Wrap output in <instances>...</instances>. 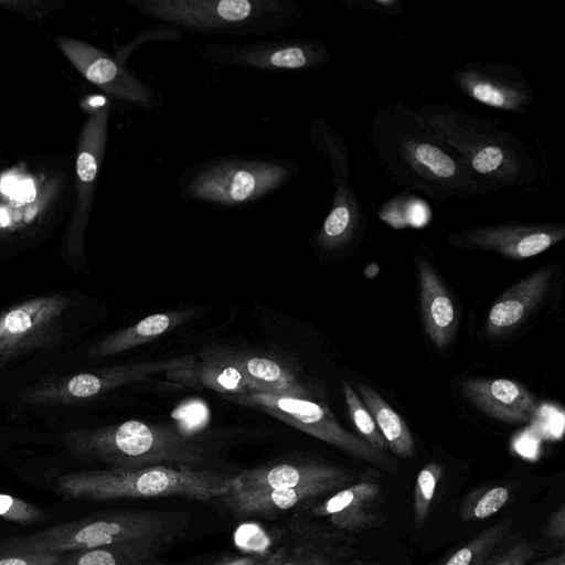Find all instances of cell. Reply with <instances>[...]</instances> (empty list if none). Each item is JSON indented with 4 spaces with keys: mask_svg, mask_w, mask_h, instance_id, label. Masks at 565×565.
Here are the masks:
<instances>
[{
    "mask_svg": "<svg viewBox=\"0 0 565 565\" xmlns=\"http://www.w3.org/2000/svg\"><path fill=\"white\" fill-rule=\"evenodd\" d=\"M370 140L391 182L435 203L491 192L444 145L417 109L401 103L381 106L371 121Z\"/></svg>",
    "mask_w": 565,
    "mask_h": 565,
    "instance_id": "1",
    "label": "cell"
},
{
    "mask_svg": "<svg viewBox=\"0 0 565 565\" xmlns=\"http://www.w3.org/2000/svg\"><path fill=\"white\" fill-rule=\"evenodd\" d=\"M417 111L467 170L491 192L521 190L539 179V161L499 120L469 114L445 103L426 104Z\"/></svg>",
    "mask_w": 565,
    "mask_h": 565,
    "instance_id": "2",
    "label": "cell"
},
{
    "mask_svg": "<svg viewBox=\"0 0 565 565\" xmlns=\"http://www.w3.org/2000/svg\"><path fill=\"white\" fill-rule=\"evenodd\" d=\"M61 439L78 460L98 461L115 469L152 466L201 469L216 451L206 436L190 435L173 425L136 419L68 431Z\"/></svg>",
    "mask_w": 565,
    "mask_h": 565,
    "instance_id": "3",
    "label": "cell"
},
{
    "mask_svg": "<svg viewBox=\"0 0 565 565\" xmlns=\"http://www.w3.org/2000/svg\"><path fill=\"white\" fill-rule=\"evenodd\" d=\"M235 483V476L209 469L152 466L65 473L57 478L56 491L67 499L88 501L182 497L207 502L227 494Z\"/></svg>",
    "mask_w": 565,
    "mask_h": 565,
    "instance_id": "4",
    "label": "cell"
},
{
    "mask_svg": "<svg viewBox=\"0 0 565 565\" xmlns=\"http://www.w3.org/2000/svg\"><path fill=\"white\" fill-rule=\"evenodd\" d=\"M189 525V516L181 512L104 511L7 540L0 545L24 552L65 554L138 540L171 543L181 539Z\"/></svg>",
    "mask_w": 565,
    "mask_h": 565,
    "instance_id": "5",
    "label": "cell"
},
{
    "mask_svg": "<svg viewBox=\"0 0 565 565\" xmlns=\"http://www.w3.org/2000/svg\"><path fill=\"white\" fill-rule=\"evenodd\" d=\"M143 15L201 34L257 35L295 24L298 9L285 0H132Z\"/></svg>",
    "mask_w": 565,
    "mask_h": 565,
    "instance_id": "6",
    "label": "cell"
},
{
    "mask_svg": "<svg viewBox=\"0 0 565 565\" xmlns=\"http://www.w3.org/2000/svg\"><path fill=\"white\" fill-rule=\"evenodd\" d=\"M291 168L275 160H217L194 170L183 183V194L223 206L253 203L285 184Z\"/></svg>",
    "mask_w": 565,
    "mask_h": 565,
    "instance_id": "7",
    "label": "cell"
},
{
    "mask_svg": "<svg viewBox=\"0 0 565 565\" xmlns=\"http://www.w3.org/2000/svg\"><path fill=\"white\" fill-rule=\"evenodd\" d=\"M193 355L135 362L90 372L44 380L21 393L23 401L38 405H73L94 399L121 385L193 366Z\"/></svg>",
    "mask_w": 565,
    "mask_h": 565,
    "instance_id": "8",
    "label": "cell"
},
{
    "mask_svg": "<svg viewBox=\"0 0 565 565\" xmlns=\"http://www.w3.org/2000/svg\"><path fill=\"white\" fill-rule=\"evenodd\" d=\"M234 403L263 411L294 428L332 444L354 456L370 461H382L381 449L344 429L331 409L313 399L250 392L243 395H225Z\"/></svg>",
    "mask_w": 565,
    "mask_h": 565,
    "instance_id": "9",
    "label": "cell"
},
{
    "mask_svg": "<svg viewBox=\"0 0 565 565\" xmlns=\"http://www.w3.org/2000/svg\"><path fill=\"white\" fill-rule=\"evenodd\" d=\"M73 300L64 295L35 297L0 312V364L46 348L60 339Z\"/></svg>",
    "mask_w": 565,
    "mask_h": 565,
    "instance_id": "10",
    "label": "cell"
},
{
    "mask_svg": "<svg viewBox=\"0 0 565 565\" xmlns=\"http://www.w3.org/2000/svg\"><path fill=\"white\" fill-rule=\"evenodd\" d=\"M565 238V225L551 222H507L475 226L447 237L450 245L493 252L522 260L536 256Z\"/></svg>",
    "mask_w": 565,
    "mask_h": 565,
    "instance_id": "11",
    "label": "cell"
},
{
    "mask_svg": "<svg viewBox=\"0 0 565 565\" xmlns=\"http://www.w3.org/2000/svg\"><path fill=\"white\" fill-rule=\"evenodd\" d=\"M451 81L467 98L503 111L525 114L534 100L526 76L504 62H467L452 73Z\"/></svg>",
    "mask_w": 565,
    "mask_h": 565,
    "instance_id": "12",
    "label": "cell"
},
{
    "mask_svg": "<svg viewBox=\"0 0 565 565\" xmlns=\"http://www.w3.org/2000/svg\"><path fill=\"white\" fill-rule=\"evenodd\" d=\"M201 54L212 62L266 71L311 70L330 58L326 45L311 40L210 44Z\"/></svg>",
    "mask_w": 565,
    "mask_h": 565,
    "instance_id": "13",
    "label": "cell"
},
{
    "mask_svg": "<svg viewBox=\"0 0 565 565\" xmlns=\"http://www.w3.org/2000/svg\"><path fill=\"white\" fill-rule=\"evenodd\" d=\"M201 361L236 369L255 392L312 399L316 390L287 361L263 353L228 347H209L199 353Z\"/></svg>",
    "mask_w": 565,
    "mask_h": 565,
    "instance_id": "14",
    "label": "cell"
},
{
    "mask_svg": "<svg viewBox=\"0 0 565 565\" xmlns=\"http://www.w3.org/2000/svg\"><path fill=\"white\" fill-rule=\"evenodd\" d=\"M109 106L103 104L88 116L78 140L76 157L77 204L68 234L67 248L76 255L83 246L84 233L99 167L108 135Z\"/></svg>",
    "mask_w": 565,
    "mask_h": 565,
    "instance_id": "15",
    "label": "cell"
},
{
    "mask_svg": "<svg viewBox=\"0 0 565 565\" xmlns=\"http://www.w3.org/2000/svg\"><path fill=\"white\" fill-rule=\"evenodd\" d=\"M56 44L72 65L106 94L143 108L153 106L151 90L105 52L66 36L57 38Z\"/></svg>",
    "mask_w": 565,
    "mask_h": 565,
    "instance_id": "16",
    "label": "cell"
},
{
    "mask_svg": "<svg viewBox=\"0 0 565 565\" xmlns=\"http://www.w3.org/2000/svg\"><path fill=\"white\" fill-rule=\"evenodd\" d=\"M335 192L331 209L316 235L317 244L334 250L349 244L365 224V213L349 183L348 152L330 157Z\"/></svg>",
    "mask_w": 565,
    "mask_h": 565,
    "instance_id": "17",
    "label": "cell"
},
{
    "mask_svg": "<svg viewBox=\"0 0 565 565\" xmlns=\"http://www.w3.org/2000/svg\"><path fill=\"white\" fill-rule=\"evenodd\" d=\"M462 394L481 412L500 422L523 424L536 412V401L521 384L508 379H470Z\"/></svg>",
    "mask_w": 565,
    "mask_h": 565,
    "instance_id": "18",
    "label": "cell"
},
{
    "mask_svg": "<svg viewBox=\"0 0 565 565\" xmlns=\"http://www.w3.org/2000/svg\"><path fill=\"white\" fill-rule=\"evenodd\" d=\"M552 277V267H542L505 290L488 312L486 332L498 337L515 329L547 292Z\"/></svg>",
    "mask_w": 565,
    "mask_h": 565,
    "instance_id": "19",
    "label": "cell"
},
{
    "mask_svg": "<svg viewBox=\"0 0 565 565\" xmlns=\"http://www.w3.org/2000/svg\"><path fill=\"white\" fill-rule=\"evenodd\" d=\"M417 269L423 327L431 343L441 350L456 332V308L446 286L425 257L417 262Z\"/></svg>",
    "mask_w": 565,
    "mask_h": 565,
    "instance_id": "20",
    "label": "cell"
},
{
    "mask_svg": "<svg viewBox=\"0 0 565 565\" xmlns=\"http://www.w3.org/2000/svg\"><path fill=\"white\" fill-rule=\"evenodd\" d=\"M235 479L236 483L231 491L288 489L333 486L339 479V472L319 463L280 461L243 470Z\"/></svg>",
    "mask_w": 565,
    "mask_h": 565,
    "instance_id": "21",
    "label": "cell"
},
{
    "mask_svg": "<svg viewBox=\"0 0 565 565\" xmlns=\"http://www.w3.org/2000/svg\"><path fill=\"white\" fill-rule=\"evenodd\" d=\"M193 310H171L150 315L137 323L116 331L89 348L90 359L108 358L151 342L189 321Z\"/></svg>",
    "mask_w": 565,
    "mask_h": 565,
    "instance_id": "22",
    "label": "cell"
},
{
    "mask_svg": "<svg viewBox=\"0 0 565 565\" xmlns=\"http://www.w3.org/2000/svg\"><path fill=\"white\" fill-rule=\"evenodd\" d=\"M359 397L373 417L388 449L401 457H412L415 443L403 417L367 384H358Z\"/></svg>",
    "mask_w": 565,
    "mask_h": 565,
    "instance_id": "23",
    "label": "cell"
},
{
    "mask_svg": "<svg viewBox=\"0 0 565 565\" xmlns=\"http://www.w3.org/2000/svg\"><path fill=\"white\" fill-rule=\"evenodd\" d=\"M168 543L138 540L93 550L73 551L63 554L55 565H130L149 559Z\"/></svg>",
    "mask_w": 565,
    "mask_h": 565,
    "instance_id": "24",
    "label": "cell"
},
{
    "mask_svg": "<svg viewBox=\"0 0 565 565\" xmlns=\"http://www.w3.org/2000/svg\"><path fill=\"white\" fill-rule=\"evenodd\" d=\"M167 375L179 383L204 386L224 395H243L255 392L236 369L216 362H196L193 366Z\"/></svg>",
    "mask_w": 565,
    "mask_h": 565,
    "instance_id": "25",
    "label": "cell"
},
{
    "mask_svg": "<svg viewBox=\"0 0 565 565\" xmlns=\"http://www.w3.org/2000/svg\"><path fill=\"white\" fill-rule=\"evenodd\" d=\"M341 387L349 416L364 440L375 448L388 450L387 443L352 385L347 381H342Z\"/></svg>",
    "mask_w": 565,
    "mask_h": 565,
    "instance_id": "26",
    "label": "cell"
},
{
    "mask_svg": "<svg viewBox=\"0 0 565 565\" xmlns=\"http://www.w3.org/2000/svg\"><path fill=\"white\" fill-rule=\"evenodd\" d=\"M258 565H326L320 555L303 544L291 541L265 554Z\"/></svg>",
    "mask_w": 565,
    "mask_h": 565,
    "instance_id": "27",
    "label": "cell"
},
{
    "mask_svg": "<svg viewBox=\"0 0 565 565\" xmlns=\"http://www.w3.org/2000/svg\"><path fill=\"white\" fill-rule=\"evenodd\" d=\"M0 516L23 525L42 522L49 515L28 501L0 492Z\"/></svg>",
    "mask_w": 565,
    "mask_h": 565,
    "instance_id": "28",
    "label": "cell"
},
{
    "mask_svg": "<svg viewBox=\"0 0 565 565\" xmlns=\"http://www.w3.org/2000/svg\"><path fill=\"white\" fill-rule=\"evenodd\" d=\"M63 554L11 550L0 545V565H55Z\"/></svg>",
    "mask_w": 565,
    "mask_h": 565,
    "instance_id": "29",
    "label": "cell"
},
{
    "mask_svg": "<svg viewBox=\"0 0 565 565\" xmlns=\"http://www.w3.org/2000/svg\"><path fill=\"white\" fill-rule=\"evenodd\" d=\"M508 499V491L498 487L488 491L477 503L475 515L479 519H486L495 513Z\"/></svg>",
    "mask_w": 565,
    "mask_h": 565,
    "instance_id": "30",
    "label": "cell"
},
{
    "mask_svg": "<svg viewBox=\"0 0 565 565\" xmlns=\"http://www.w3.org/2000/svg\"><path fill=\"white\" fill-rule=\"evenodd\" d=\"M436 465L423 469L417 479L418 489L426 501L431 500L436 486Z\"/></svg>",
    "mask_w": 565,
    "mask_h": 565,
    "instance_id": "31",
    "label": "cell"
},
{
    "mask_svg": "<svg viewBox=\"0 0 565 565\" xmlns=\"http://www.w3.org/2000/svg\"><path fill=\"white\" fill-rule=\"evenodd\" d=\"M355 7L369 9L371 8L374 11H377L381 14L388 17H396L401 11L402 7L398 1L395 0H372V1H362L359 0L355 3Z\"/></svg>",
    "mask_w": 565,
    "mask_h": 565,
    "instance_id": "32",
    "label": "cell"
},
{
    "mask_svg": "<svg viewBox=\"0 0 565 565\" xmlns=\"http://www.w3.org/2000/svg\"><path fill=\"white\" fill-rule=\"evenodd\" d=\"M354 500V492L351 490H343L332 498H330L322 507V512L326 514L335 515L348 508Z\"/></svg>",
    "mask_w": 565,
    "mask_h": 565,
    "instance_id": "33",
    "label": "cell"
},
{
    "mask_svg": "<svg viewBox=\"0 0 565 565\" xmlns=\"http://www.w3.org/2000/svg\"><path fill=\"white\" fill-rule=\"evenodd\" d=\"M266 553H252L247 555H234L220 559L214 565H258Z\"/></svg>",
    "mask_w": 565,
    "mask_h": 565,
    "instance_id": "34",
    "label": "cell"
},
{
    "mask_svg": "<svg viewBox=\"0 0 565 565\" xmlns=\"http://www.w3.org/2000/svg\"><path fill=\"white\" fill-rule=\"evenodd\" d=\"M471 551L468 548H462L457 552L446 565H469L471 561Z\"/></svg>",
    "mask_w": 565,
    "mask_h": 565,
    "instance_id": "35",
    "label": "cell"
},
{
    "mask_svg": "<svg viewBox=\"0 0 565 565\" xmlns=\"http://www.w3.org/2000/svg\"><path fill=\"white\" fill-rule=\"evenodd\" d=\"M130 565H161V564H153V563H149V562L142 561V562L134 563V564H130Z\"/></svg>",
    "mask_w": 565,
    "mask_h": 565,
    "instance_id": "36",
    "label": "cell"
},
{
    "mask_svg": "<svg viewBox=\"0 0 565 565\" xmlns=\"http://www.w3.org/2000/svg\"><path fill=\"white\" fill-rule=\"evenodd\" d=\"M329 136H337V135H329ZM329 136H327V137H329ZM327 137H324V138H327ZM324 138H323V139H324ZM323 139H322V140H323ZM322 140H321V142H322ZM321 142H320V143H321Z\"/></svg>",
    "mask_w": 565,
    "mask_h": 565,
    "instance_id": "37",
    "label": "cell"
}]
</instances>
